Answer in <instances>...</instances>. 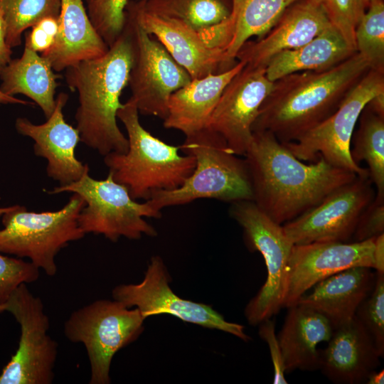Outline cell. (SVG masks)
Wrapping results in <instances>:
<instances>
[{
	"label": "cell",
	"instance_id": "83f0119b",
	"mask_svg": "<svg viewBox=\"0 0 384 384\" xmlns=\"http://www.w3.org/2000/svg\"><path fill=\"white\" fill-rule=\"evenodd\" d=\"M360 118L359 129L351 144V156L358 165L363 161L367 164L375 194L384 196V117L366 105Z\"/></svg>",
	"mask_w": 384,
	"mask_h": 384
},
{
	"label": "cell",
	"instance_id": "ffe728a7",
	"mask_svg": "<svg viewBox=\"0 0 384 384\" xmlns=\"http://www.w3.org/2000/svg\"><path fill=\"white\" fill-rule=\"evenodd\" d=\"M324 349H319V368L336 384L366 383L380 365V356L370 336L354 316L334 329Z\"/></svg>",
	"mask_w": 384,
	"mask_h": 384
},
{
	"label": "cell",
	"instance_id": "ab89813d",
	"mask_svg": "<svg viewBox=\"0 0 384 384\" xmlns=\"http://www.w3.org/2000/svg\"><path fill=\"white\" fill-rule=\"evenodd\" d=\"M12 50L6 41V29L2 16L0 13V70L11 60Z\"/></svg>",
	"mask_w": 384,
	"mask_h": 384
},
{
	"label": "cell",
	"instance_id": "9a60e30c",
	"mask_svg": "<svg viewBox=\"0 0 384 384\" xmlns=\"http://www.w3.org/2000/svg\"><path fill=\"white\" fill-rule=\"evenodd\" d=\"M374 239L294 245L288 262L282 308L297 304L316 284L354 267H373Z\"/></svg>",
	"mask_w": 384,
	"mask_h": 384
},
{
	"label": "cell",
	"instance_id": "2e32d148",
	"mask_svg": "<svg viewBox=\"0 0 384 384\" xmlns=\"http://www.w3.org/2000/svg\"><path fill=\"white\" fill-rule=\"evenodd\" d=\"M273 83L265 68L245 65L223 90L207 127L220 134L233 154L245 156L252 139V125Z\"/></svg>",
	"mask_w": 384,
	"mask_h": 384
},
{
	"label": "cell",
	"instance_id": "f35d334b",
	"mask_svg": "<svg viewBox=\"0 0 384 384\" xmlns=\"http://www.w3.org/2000/svg\"><path fill=\"white\" fill-rule=\"evenodd\" d=\"M373 267L377 273H384V233L374 239Z\"/></svg>",
	"mask_w": 384,
	"mask_h": 384
},
{
	"label": "cell",
	"instance_id": "603a6c76",
	"mask_svg": "<svg viewBox=\"0 0 384 384\" xmlns=\"http://www.w3.org/2000/svg\"><path fill=\"white\" fill-rule=\"evenodd\" d=\"M287 309L277 334L285 373L295 370H319V349L317 347L331 337L332 324L326 316L310 307L297 304Z\"/></svg>",
	"mask_w": 384,
	"mask_h": 384
},
{
	"label": "cell",
	"instance_id": "7bdbcfd3",
	"mask_svg": "<svg viewBox=\"0 0 384 384\" xmlns=\"http://www.w3.org/2000/svg\"><path fill=\"white\" fill-rule=\"evenodd\" d=\"M12 207L13 206L6 207V208H0V216L3 215L6 212L9 211L12 208Z\"/></svg>",
	"mask_w": 384,
	"mask_h": 384
},
{
	"label": "cell",
	"instance_id": "4dcf8cb0",
	"mask_svg": "<svg viewBox=\"0 0 384 384\" xmlns=\"http://www.w3.org/2000/svg\"><path fill=\"white\" fill-rule=\"evenodd\" d=\"M356 52L369 68L384 73V3L373 0L355 31Z\"/></svg>",
	"mask_w": 384,
	"mask_h": 384
},
{
	"label": "cell",
	"instance_id": "5b68a950",
	"mask_svg": "<svg viewBox=\"0 0 384 384\" xmlns=\"http://www.w3.org/2000/svg\"><path fill=\"white\" fill-rule=\"evenodd\" d=\"M180 150L192 155L196 166L178 188L154 193L147 201L161 209L211 198L233 203L252 201L250 176L245 159L228 148L223 138L206 127L186 137Z\"/></svg>",
	"mask_w": 384,
	"mask_h": 384
},
{
	"label": "cell",
	"instance_id": "7a4b0ae2",
	"mask_svg": "<svg viewBox=\"0 0 384 384\" xmlns=\"http://www.w3.org/2000/svg\"><path fill=\"white\" fill-rule=\"evenodd\" d=\"M369 70L356 52L328 70L282 77L262 104L252 132L268 131L282 143L296 141L332 114Z\"/></svg>",
	"mask_w": 384,
	"mask_h": 384
},
{
	"label": "cell",
	"instance_id": "7c38bea8",
	"mask_svg": "<svg viewBox=\"0 0 384 384\" xmlns=\"http://www.w3.org/2000/svg\"><path fill=\"white\" fill-rule=\"evenodd\" d=\"M170 279L162 258L154 255L142 281L116 286L112 291V298L128 308L138 309L145 319L169 314L184 322L230 334L245 342L251 339L244 326L226 321L211 306L178 296L169 285Z\"/></svg>",
	"mask_w": 384,
	"mask_h": 384
},
{
	"label": "cell",
	"instance_id": "d6986e66",
	"mask_svg": "<svg viewBox=\"0 0 384 384\" xmlns=\"http://www.w3.org/2000/svg\"><path fill=\"white\" fill-rule=\"evenodd\" d=\"M331 26L319 0H299L262 38L245 42L236 59L246 65L266 68L276 54L300 47Z\"/></svg>",
	"mask_w": 384,
	"mask_h": 384
},
{
	"label": "cell",
	"instance_id": "cb8c5ba5",
	"mask_svg": "<svg viewBox=\"0 0 384 384\" xmlns=\"http://www.w3.org/2000/svg\"><path fill=\"white\" fill-rule=\"evenodd\" d=\"M59 29L52 48L41 55L55 72L105 55L107 45L93 27L82 0H61Z\"/></svg>",
	"mask_w": 384,
	"mask_h": 384
},
{
	"label": "cell",
	"instance_id": "44dd1931",
	"mask_svg": "<svg viewBox=\"0 0 384 384\" xmlns=\"http://www.w3.org/2000/svg\"><path fill=\"white\" fill-rule=\"evenodd\" d=\"M245 65L243 62L238 61L224 72L192 79L173 92L169 100L164 127L180 131L186 137L206 128L225 86Z\"/></svg>",
	"mask_w": 384,
	"mask_h": 384
},
{
	"label": "cell",
	"instance_id": "d590c367",
	"mask_svg": "<svg viewBox=\"0 0 384 384\" xmlns=\"http://www.w3.org/2000/svg\"><path fill=\"white\" fill-rule=\"evenodd\" d=\"M384 233V196L374 199L361 214L350 242H362Z\"/></svg>",
	"mask_w": 384,
	"mask_h": 384
},
{
	"label": "cell",
	"instance_id": "8d00e7d4",
	"mask_svg": "<svg viewBox=\"0 0 384 384\" xmlns=\"http://www.w3.org/2000/svg\"><path fill=\"white\" fill-rule=\"evenodd\" d=\"M59 29V19L56 16H46L31 27L25 37V46L41 55L53 46Z\"/></svg>",
	"mask_w": 384,
	"mask_h": 384
},
{
	"label": "cell",
	"instance_id": "1f68e13d",
	"mask_svg": "<svg viewBox=\"0 0 384 384\" xmlns=\"http://www.w3.org/2000/svg\"><path fill=\"white\" fill-rule=\"evenodd\" d=\"M129 0H85L89 18L100 36L110 47L122 35L127 22Z\"/></svg>",
	"mask_w": 384,
	"mask_h": 384
},
{
	"label": "cell",
	"instance_id": "836d02e7",
	"mask_svg": "<svg viewBox=\"0 0 384 384\" xmlns=\"http://www.w3.org/2000/svg\"><path fill=\"white\" fill-rule=\"evenodd\" d=\"M333 26L356 50L355 31L366 11L363 0H319Z\"/></svg>",
	"mask_w": 384,
	"mask_h": 384
},
{
	"label": "cell",
	"instance_id": "ba28073f",
	"mask_svg": "<svg viewBox=\"0 0 384 384\" xmlns=\"http://www.w3.org/2000/svg\"><path fill=\"white\" fill-rule=\"evenodd\" d=\"M146 319L137 308L117 300L98 299L73 311L64 323L65 336L84 345L90 365V384H109L114 356L134 342Z\"/></svg>",
	"mask_w": 384,
	"mask_h": 384
},
{
	"label": "cell",
	"instance_id": "4316f807",
	"mask_svg": "<svg viewBox=\"0 0 384 384\" xmlns=\"http://www.w3.org/2000/svg\"><path fill=\"white\" fill-rule=\"evenodd\" d=\"M356 53L341 34L331 26L307 43L276 54L266 65V75L270 81L274 82L294 73L326 70Z\"/></svg>",
	"mask_w": 384,
	"mask_h": 384
},
{
	"label": "cell",
	"instance_id": "277c9868",
	"mask_svg": "<svg viewBox=\"0 0 384 384\" xmlns=\"http://www.w3.org/2000/svg\"><path fill=\"white\" fill-rule=\"evenodd\" d=\"M139 114L132 99L122 104L117 117L127 131L128 150L104 156V163L133 199L148 201L157 191L180 187L192 174L196 160L192 155L180 154V146L152 135L141 124Z\"/></svg>",
	"mask_w": 384,
	"mask_h": 384
},
{
	"label": "cell",
	"instance_id": "f546056e",
	"mask_svg": "<svg viewBox=\"0 0 384 384\" xmlns=\"http://www.w3.org/2000/svg\"><path fill=\"white\" fill-rule=\"evenodd\" d=\"M61 0H0L6 41L11 48L21 43L22 34L46 16L58 17Z\"/></svg>",
	"mask_w": 384,
	"mask_h": 384
},
{
	"label": "cell",
	"instance_id": "52a82bcc",
	"mask_svg": "<svg viewBox=\"0 0 384 384\" xmlns=\"http://www.w3.org/2000/svg\"><path fill=\"white\" fill-rule=\"evenodd\" d=\"M70 192L79 194L85 205L78 222L86 233L102 235L112 242L121 237L139 240L143 235L155 237L157 231L144 218H160V210L146 201L133 199L127 188L117 183L108 173L106 178H92L89 172L77 181L54 188L49 193Z\"/></svg>",
	"mask_w": 384,
	"mask_h": 384
},
{
	"label": "cell",
	"instance_id": "f1b7e54d",
	"mask_svg": "<svg viewBox=\"0 0 384 384\" xmlns=\"http://www.w3.org/2000/svg\"><path fill=\"white\" fill-rule=\"evenodd\" d=\"M144 9L156 15L180 21L198 33L225 20L232 0H141Z\"/></svg>",
	"mask_w": 384,
	"mask_h": 384
},
{
	"label": "cell",
	"instance_id": "e575fe53",
	"mask_svg": "<svg viewBox=\"0 0 384 384\" xmlns=\"http://www.w3.org/2000/svg\"><path fill=\"white\" fill-rule=\"evenodd\" d=\"M38 278L39 269L32 262L0 254V307L20 284Z\"/></svg>",
	"mask_w": 384,
	"mask_h": 384
},
{
	"label": "cell",
	"instance_id": "60d3db41",
	"mask_svg": "<svg viewBox=\"0 0 384 384\" xmlns=\"http://www.w3.org/2000/svg\"><path fill=\"white\" fill-rule=\"evenodd\" d=\"M1 104H20L23 105H34L33 102L20 100L14 96L7 95L0 90V105Z\"/></svg>",
	"mask_w": 384,
	"mask_h": 384
},
{
	"label": "cell",
	"instance_id": "9c48e42d",
	"mask_svg": "<svg viewBox=\"0 0 384 384\" xmlns=\"http://www.w3.org/2000/svg\"><path fill=\"white\" fill-rule=\"evenodd\" d=\"M229 214L242 228L249 250L259 252L266 265V281L245 309L249 324L257 326L282 308L288 262L294 244L282 225L272 220L252 201L231 203Z\"/></svg>",
	"mask_w": 384,
	"mask_h": 384
},
{
	"label": "cell",
	"instance_id": "e0dca14e",
	"mask_svg": "<svg viewBox=\"0 0 384 384\" xmlns=\"http://www.w3.org/2000/svg\"><path fill=\"white\" fill-rule=\"evenodd\" d=\"M68 100V94H58L53 113L43 124H33L26 117L17 118L15 123L20 134L34 141L35 154L46 159L48 176L58 181L60 186L77 181L90 171L88 165L75 156L80 137L76 127L65 120L63 110Z\"/></svg>",
	"mask_w": 384,
	"mask_h": 384
},
{
	"label": "cell",
	"instance_id": "8fae6325",
	"mask_svg": "<svg viewBox=\"0 0 384 384\" xmlns=\"http://www.w3.org/2000/svg\"><path fill=\"white\" fill-rule=\"evenodd\" d=\"M20 284L0 307L19 324L18 346L0 374V384H50L55 378L58 343L48 331L50 319L39 297Z\"/></svg>",
	"mask_w": 384,
	"mask_h": 384
},
{
	"label": "cell",
	"instance_id": "7402d4cb",
	"mask_svg": "<svg viewBox=\"0 0 384 384\" xmlns=\"http://www.w3.org/2000/svg\"><path fill=\"white\" fill-rule=\"evenodd\" d=\"M375 277L376 273L368 267L345 270L316 284L297 304L321 313L335 329L355 316L360 304L373 289Z\"/></svg>",
	"mask_w": 384,
	"mask_h": 384
},
{
	"label": "cell",
	"instance_id": "5bb4252c",
	"mask_svg": "<svg viewBox=\"0 0 384 384\" xmlns=\"http://www.w3.org/2000/svg\"><path fill=\"white\" fill-rule=\"evenodd\" d=\"M373 186L369 176H357L313 208L282 225L284 232L294 245L350 242L361 214L375 196Z\"/></svg>",
	"mask_w": 384,
	"mask_h": 384
},
{
	"label": "cell",
	"instance_id": "74e56055",
	"mask_svg": "<svg viewBox=\"0 0 384 384\" xmlns=\"http://www.w3.org/2000/svg\"><path fill=\"white\" fill-rule=\"evenodd\" d=\"M260 337L267 343L274 370V384H287L280 345L275 333V321L267 319L259 324Z\"/></svg>",
	"mask_w": 384,
	"mask_h": 384
},
{
	"label": "cell",
	"instance_id": "484cf974",
	"mask_svg": "<svg viewBox=\"0 0 384 384\" xmlns=\"http://www.w3.org/2000/svg\"><path fill=\"white\" fill-rule=\"evenodd\" d=\"M55 72L45 58L24 47L20 58L11 59L0 70V90L7 95L22 94L28 97L47 119L54 110L58 80L61 78Z\"/></svg>",
	"mask_w": 384,
	"mask_h": 384
},
{
	"label": "cell",
	"instance_id": "4fadbf2b",
	"mask_svg": "<svg viewBox=\"0 0 384 384\" xmlns=\"http://www.w3.org/2000/svg\"><path fill=\"white\" fill-rule=\"evenodd\" d=\"M132 32L134 56L128 85L139 113L164 119L173 92L192 80L163 45L148 34L126 9Z\"/></svg>",
	"mask_w": 384,
	"mask_h": 384
},
{
	"label": "cell",
	"instance_id": "30bf717a",
	"mask_svg": "<svg viewBox=\"0 0 384 384\" xmlns=\"http://www.w3.org/2000/svg\"><path fill=\"white\" fill-rule=\"evenodd\" d=\"M382 92H384V73L370 69L332 114L296 141L283 144L301 161L314 162L321 156L334 166L358 176H369L368 169L352 159L351 144L362 111Z\"/></svg>",
	"mask_w": 384,
	"mask_h": 384
},
{
	"label": "cell",
	"instance_id": "ee69618b",
	"mask_svg": "<svg viewBox=\"0 0 384 384\" xmlns=\"http://www.w3.org/2000/svg\"><path fill=\"white\" fill-rule=\"evenodd\" d=\"M373 0H363L366 7V9L369 6L370 4L373 1Z\"/></svg>",
	"mask_w": 384,
	"mask_h": 384
},
{
	"label": "cell",
	"instance_id": "8992f818",
	"mask_svg": "<svg viewBox=\"0 0 384 384\" xmlns=\"http://www.w3.org/2000/svg\"><path fill=\"white\" fill-rule=\"evenodd\" d=\"M85 205L82 198L73 193L68 202L55 211L30 212L24 206H13L2 215L0 253L27 257L47 275L54 276L58 253L85 235L78 222Z\"/></svg>",
	"mask_w": 384,
	"mask_h": 384
},
{
	"label": "cell",
	"instance_id": "d4e9b609",
	"mask_svg": "<svg viewBox=\"0 0 384 384\" xmlns=\"http://www.w3.org/2000/svg\"><path fill=\"white\" fill-rule=\"evenodd\" d=\"M299 0H232L230 15L221 22L220 33L224 61L228 68L236 63V55L250 38H262L286 9Z\"/></svg>",
	"mask_w": 384,
	"mask_h": 384
},
{
	"label": "cell",
	"instance_id": "6da1fadb",
	"mask_svg": "<svg viewBox=\"0 0 384 384\" xmlns=\"http://www.w3.org/2000/svg\"><path fill=\"white\" fill-rule=\"evenodd\" d=\"M244 156L252 183V201L279 225L313 208L358 176L321 156L305 164L268 131L253 132Z\"/></svg>",
	"mask_w": 384,
	"mask_h": 384
},
{
	"label": "cell",
	"instance_id": "3957f363",
	"mask_svg": "<svg viewBox=\"0 0 384 384\" xmlns=\"http://www.w3.org/2000/svg\"><path fill=\"white\" fill-rule=\"evenodd\" d=\"M133 56L132 28L127 18L123 33L105 55L65 70L68 86L78 94L75 119L80 142L102 156L128 150L117 114L122 106L120 96L128 85Z\"/></svg>",
	"mask_w": 384,
	"mask_h": 384
},
{
	"label": "cell",
	"instance_id": "ac0fdd59",
	"mask_svg": "<svg viewBox=\"0 0 384 384\" xmlns=\"http://www.w3.org/2000/svg\"><path fill=\"white\" fill-rule=\"evenodd\" d=\"M126 9L148 34L163 45L192 79L230 69L222 51L208 46L199 33L184 23L146 11L141 0H129Z\"/></svg>",
	"mask_w": 384,
	"mask_h": 384
},
{
	"label": "cell",
	"instance_id": "b9f144b4",
	"mask_svg": "<svg viewBox=\"0 0 384 384\" xmlns=\"http://www.w3.org/2000/svg\"><path fill=\"white\" fill-rule=\"evenodd\" d=\"M384 383V370L383 369L378 371L377 370H373L368 376L366 381V384H383Z\"/></svg>",
	"mask_w": 384,
	"mask_h": 384
},
{
	"label": "cell",
	"instance_id": "d6a6232c",
	"mask_svg": "<svg viewBox=\"0 0 384 384\" xmlns=\"http://www.w3.org/2000/svg\"><path fill=\"white\" fill-rule=\"evenodd\" d=\"M375 273L373 288L357 308L355 316L370 336L381 358H383L384 273Z\"/></svg>",
	"mask_w": 384,
	"mask_h": 384
}]
</instances>
